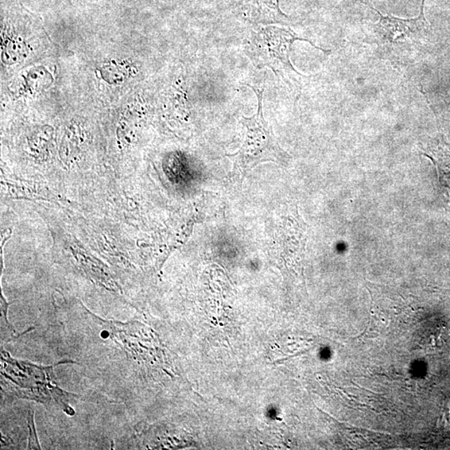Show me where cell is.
<instances>
[{
    "label": "cell",
    "mask_w": 450,
    "mask_h": 450,
    "mask_svg": "<svg viewBox=\"0 0 450 450\" xmlns=\"http://www.w3.org/2000/svg\"><path fill=\"white\" fill-rule=\"evenodd\" d=\"M54 366L44 367L34 366L29 362H19L2 351L1 375L2 383L14 392L19 398L32 399L47 405L52 399L62 410L71 416L75 415L69 405V399L76 396L61 390L53 379Z\"/></svg>",
    "instance_id": "obj_1"
},
{
    "label": "cell",
    "mask_w": 450,
    "mask_h": 450,
    "mask_svg": "<svg viewBox=\"0 0 450 450\" xmlns=\"http://www.w3.org/2000/svg\"><path fill=\"white\" fill-rule=\"evenodd\" d=\"M255 93L258 101V111L252 117H243L241 123L246 128L243 145L238 152L230 155L242 173H246L265 162L283 161L285 154L274 137L272 127L263 116V97L265 88L246 84Z\"/></svg>",
    "instance_id": "obj_2"
},
{
    "label": "cell",
    "mask_w": 450,
    "mask_h": 450,
    "mask_svg": "<svg viewBox=\"0 0 450 450\" xmlns=\"http://www.w3.org/2000/svg\"><path fill=\"white\" fill-rule=\"evenodd\" d=\"M309 42L313 47L322 49L314 45L307 38H302L289 29L279 28L276 26L261 27L252 31L244 46V52L252 63L259 69L269 68L277 76H289L297 72L290 62V54L294 41Z\"/></svg>",
    "instance_id": "obj_3"
},
{
    "label": "cell",
    "mask_w": 450,
    "mask_h": 450,
    "mask_svg": "<svg viewBox=\"0 0 450 450\" xmlns=\"http://www.w3.org/2000/svg\"><path fill=\"white\" fill-rule=\"evenodd\" d=\"M367 5L376 11L379 16V21L376 25V32L383 42L394 43L403 38H411L420 36L428 30L429 24L425 16V0H422L421 14L414 19H399L390 15H383L378 10L375 9L370 3L366 2Z\"/></svg>",
    "instance_id": "obj_4"
},
{
    "label": "cell",
    "mask_w": 450,
    "mask_h": 450,
    "mask_svg": "<svg viewBox=\"0 0 450 450\" xmlns=\"http://www.w3.org/2000/svg\"><path fill=\"white\" fill-rule=\"evenodd\" d=\"M251 9V19L263 23H284L288 16L279 9V0H244Z\"/></svg>",
    "instance_id": "obj_5"
},
{
    "label": "cell",
    "mask_w": 450,
    "mask_h": 450,
    "mask_svg": "<svg viewBox=\"0 0 450 450\" xmlns=\"http://www.w3.org/2000/svg\"><path fill=\"white\" fill-rule=\"evenodd\" d=\"M28 427L29 429V449H40V443H38L36 427H34V413L29 411L28 416Z\"/></svg>",
    "instance_id": "obj_6"
}]
</instances>
